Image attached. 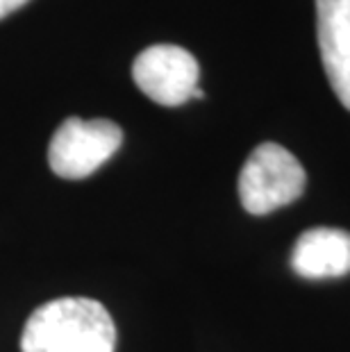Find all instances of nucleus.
<instances>
[{"label":"nucleus","instance_id":"nucleus-4","mask_svg":"<svg viewBox=\"0 0 350 352\" xmlns=\"http://www.w3.org/2000/svg\"><path fill=\"white\" fill-rule=\"evenodd\" d=\"M132 78L151 100L164 107H177L193 98L200 66L189 50L173 43H157L137 55Z\"/></svg>","mask_w":350,"mask_h":352},{"label":"nucleus","instance_id":"nucleus-6","mask_svg":"<svg viewBox=\"0 0 350 352\" xmlns=\"http://www.w3.org/2000/svg\"><path fill=\"white\" fill-rule=\"evenodd\" d=\"M292 271L305 280H334L350 273V232L314 228L298 236L292 250Z\"/></svg>","mask_w":350,"mask_h":352},{"label":"nucleus","instance_id":"nucleus-7","mask_svg":"<svg viewBox=\"0 0 350 352\" xmlns=\"http://www.w3.org/2000/svg\"><path fill=\"white\" fill-rule=\"evenodd\" d=\"M25 3H28V0H0V19L10 16L12 12L21 10Z\"/></svg>","mask_w":350,"mask_h":352},{"label":"nucleus","instance_id":"nucleus-3","mask_svg":"<svg viewBox=\"0 0 350 352\" xmlns=\"http://www.w3.org/2000/svg\"><path fill=\"white\" fill-rule=\"evenodd\" d=\"M123 144V130L107 118L82 121L66 118L55 130L48 148V164L64 179H82L96 173Z\"/></svg>","mask_w":350,"mask_h":352},{"label":"nucleus","instance_id":"nucleus-1","mask_svg":"<svg viewBox=\"0 0 350 352\" xmlns=\"http://www.w3.org/2000/svg\"><path fill=\"white\" fill-rule=\"evenodd\" d=\"M116 327L91 298H57L32 311L21 352H114Z\"/></svg>","mask_w":350,"mask_h":352},{"label":"nucleus","instance_id":"nucleus-2","mask_svg":"<svg viewBox=\"0 0 350 352\" xmlns=\"http://www.w3.org/2000/svg\"><path fill=\"white\" fill-rule=\"evenodd\" d=\"M305 184L307 175L294 153L280 144H262L239 173V198L248 214L264 216L300 198Z\"/></svg>","mask_w":350,"mask_h":352},{"label":"nucleus","instance_id":"nucleus-5","mask_svg":"<svg viewBox=\"0 0 350 352\" xmlns=\"http://www.w3.org/2000/svg\"><path fill=\"white\" fill-rule=\"evenodd\" d=\"M316 36L327 82L350 111V0H316Z\"/></svg>","mask_w":350,"mask_h":352}]
</instances>
